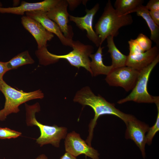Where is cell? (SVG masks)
<instances>
[{
  "label": "cell",
  "instance_id": "26",
  "mask_svg": "<svg viewBox=\"0 0 159 159\" xmlns=\"http://www.w3.org/2000/svg\"><path fill=\"white\" fill-rule=\"evenodd\" d=\"M9 70L7 66V62H0V82L3 80V76L7 71Z\"/></svg>",
  "mask_w": 159,
  "mask_h": 159
},
{
  "label": "cell",
  "instance_id": "6",
  "mask_svg": "<svg viewBox=\"0 0 159 159\" xmlns=\"http://www.w3.org/2000/svg\"><path fill=\"white\" fill-rule=\"evenodd\" d=\"M1 84V91L5 98L4 107L2 110L6 116L12 113L18 112L19 107L21 104L32 100L44 97V94L40 90L27 92L12 87L4 80Z\"/></svg>",
  "mask_w": 159,
  "mask_h": 159
},
{
  "label": "cell",
  "instance_id": "34",
  "mask_svg": "<svg viewBox=\"0 0 159 159\" xmlns=\"http://www.w3.org/2000/svg\"><path fill=\"white\" fill-rule=\"evenodd\" d=\"M1 83L0 82V91H1Z\"/></svg>",
  "mask_w": 159,
  "mask_h": 159
},
{
  "label": "cell",
  "instance_id": "24",
  "mask_svg": "<svg viewBox=\"0 0 159 159\" xmlns=\"http://www.w3.org/2000/svg\"><path fill=\"white\" fill-rule=\"evenodd\" d=\"M129 45V55H134L143 52L135 39H131L128 42Z\"/></svg>",
  "mask_w": 159,
  "mask_h": 159
},
{
  "label": "cell",
  "instance_id": "12",
  "mask_svg": "<svg viewBox=\"0 0 159 159\" xmlns=\"http://www.w3.org/2000/svg\"><path fill=\"white\" fill-rule=\"evenodd\" d=\"M21 23L24 28L34 37L37 44L38 49L47 48V42L54 37L39 23L26 16H23Z\"/></svg>",
  "mask_w": 159,
  "mask_h": 159
},
{
  "label": "cell",
  "instance_id": "5",
  "mask_svg": "<svg viewBox=\"0 0 159 159\" xmlns=\"http://www.w3.org/2000/svg\"><path fill=\"white\" fill-rule=\"evenodd\" d=\"M159 62V54L149 65L140 71L136 85L131 93L126 97L118 100L117 103L122 104L133 101L138 103H155L159 100L158 96L150 95L147 90V84L150 74Z\"/></svg>",
  "mask_w": 159,
  "mask_h": 159
},
{
  "label": "cell",
  "instance_id": "3",
  "mask_svg": "<svg viewBox=\"0 0 159 159\" xmlns=\"http://www.w3.org/2000/svg\"><path fill=\"white\" fill-rule=\"evenodd\" d=\"M133 22L131 14L119 15L111 1L108 0L95 26V32L100 39L101 45L108 36L117 37L120 28L130 25Z\"/></svg>",
  "mask_w": 159,
  "mask_h": 159
},
{
  "label": "cell",
  "instance_id": "27",
  "mask_svg": "<svg viewBox=\"0 0 159 159\" xmlns=\"http://www.w3.org/2000/svg\"><path fill=\"white\" fill-rule=\"evenodd\" d=\"M68 3L69 9L71 11L74 10L82 1L80 0H67Z\"/></svg>",
  "mask_w": 159,
  "mask_h": 159
},
{
  "label": "cell",
  "instance_id": "29",
  "mask_svg": "<svg viewBox=\"0 0 159 159\" xmlns=\"http://www.w3.org/2000/svg\"><path fill=\"white\" fill-rule=\"evenodd\" d=\"M59 159H77V158L69 153L66 152Z\"/></svg>",
  "mask_w": 159,
  "mask_h": 159
},
{
  "label": "cell",
  "instance_id": "4",
  "mask_svg": "<svg viewBox=\"0 0 159 159\" xmlns=\"http://www.w3.org/2000/svg\"><path fill=\"white\" fill-rule=\"evenodd\" d=\"M25 106L27 125L37 126L40 130V135L37 139V143L41 146L51 144L58 148L61 140L65 139L67 134V128L64 127H58L56 125L52 126L44 125L38 121L36 119L35 114L40 110L38 103H36L32 105L25 104Z\"/></svg>",
  "mask_w": 159,
  "mask_h": 159
},
{
  "label": "cell",
  "instance_id": "23",
  "mask_svg": "<svg viewBox=\"0 0 159 159\" xmlns=\"http://www.w3.org/2000/svg\"><path fill=\"white\" fill-rule=\"evenodd\" d=\"M21 134V132L9 128L0 127V138L1 139L16 138L20 136Z\"/></svg>",
  "mask_w": 159,
  "mask_h": 159
},
{
  "label": "cell",
  "instance_id": "16",
  "mask_svg": "<svg viewBox=\"0 0 159 159\" xmlns=\"http://www.w3.org/2000/svg\"><path fill=\"white\" fill-rule=\"evenodd\" d=\"M104 47L100 45L94 54L90 55L91 59L90 67L92 72V76H96L100 74L107 75L113 69L112 65L106 66L103 63L102 58V49Z\"/></svg>",
  "mask_w": 159,
  "mask_h": 159
},
{
  "label": "cell",
  "instance_id": "14",
  "mask_svg": "<svg viewBox=\"0 0 159 159\" xmlns=\"http://www.w3.org/2000/svg\"><path fill=\"white\" fill-rule=\"evenodd\" d=\"M26 16L36 21L47 31L56 35L63 45L71 47L73 46V40L66 38L58 26L47 16L46 12L33 11L25 13Z\"/></svg>",
  "mask_w": 159,
  "mask_h": 159
},
{
  "label": "cell",
  "instance_id": "10",
  "mask_svg": "<svg viewBox=\"0 0 159 159\" xmlns=\"http://www.w3.org/2000/svg\"><path fill=\"white\" fill-rule=\"evenodd\" d=\"M125 123L126 126L125 138L134 141L139 148L143 158L145 159V147L146 144L145 133L150 127L149 125L138 120L136 117Z\"/></svg>",
  "mask_w": 159,
  "mask_h": 159
},
{
  "label": "cell",
  "instance_id": "25",
  "mask_svg": "<svg viewBox=\"0 0 159 159\" xmlns=\"http://www.w3.org/2000/svg\"><path fill=\"white\" fill-rule=\"evenodd\" d=\"M145 6L149 11L159 10V0H150Z\"/></svg>",
  "mask_w": 159,
  "mask_h": 159
},
{
  "label": "cell",
  "instance_id": "9",
  "mask_svg": "<svg viewBox=\"0 0 159 159\" xmlns=\"http://www.w3.org/2000/svg\"><path fill=\"white\" fill-rule=\"evenodd\" d=\"M68 6L67 0H60L55 6L46 12V14L58 26L66 38L72 40L74 35L72 28L68 24L69 21V14L67 11Z\"/></svg>",
  "mask_w": 159,
  "mask_h": 159
},
{
  "label": "cell",
  "instance_id": "19",
  "mask_svg": "<svg viewBox=\"0 0 159 159\" xmlns=\"http://www.w3.org/2000/svg\"><path fill=\"white\" fill-rule=\"evenodd\" d=\"M144 2L143 0H116L114 8L119 15H127L136 7L143 5Z\"/></svg>",
  "mask_w": 159,
  "mask_h": 159
},
{
  "label": "cell",
  "instance_id": "33",
  "mask_svg": "<svg viewBox=\"0 0 159 159\" xmlns=\"http://www.w3.org/2000/svg\"><path fill=\"white\" fill-rule=\"evenodd\" d=\"M2 4L1 3L0 1V7H2Z\"/></svg>",
  "mask_w": 159,
  "mask_h": 159
},
{
  "label": "cell",
  "instance_id": "21",
  "mask_svg": "<svg viewBox=\"0 0 159 159\" xmlns=\"http://www.w3.org/2000/svg\"><path fill=\"white\" fill-rule=\"evenodd\" d=\"M155 104L157 106L158 111L156 121L153 125L149 127L145 136L146 143L149 145H151L153 137L159 130V100L157 101Z\"/></svg>",
  "mask_w": 159,
  "mask_h": 159
},
{
  "label": "cell",
  "instance_id": "15",
  "mask_svg": "<svg viewBox=\"0 0 159 159\" xmlns=\"http://www.w3.org/2000/svg\"><path fill=\"white\" fill-rule=\"evenodd\" d=\"M159 54V47L155 46L143 52L127 56L126 66L140 71L150 64Z\"/></svg>",
  "mask_w": 159,
  "mask_h": 159
},
{
  "label": "cell",
  "instance_id": "22",
  "mask_svg": "<svg viewBox=\"0 0 159 159\" xmlns=\"http://www.w3.org/2000/svg\"><path fill=\"white\" fill-rule=\"evenodd\" d=\"M135 40L144 52L147 51L152 48L151 40L142 33L139 34Z\"/></svg>",
  "mask_w": 159,
  "mask_h": 159
},
{
  "label": "cell",
  "instance_id": "1",
  "mask_svg": "<svg viewBox=\"0 0 159 159\" xmlns=\"http://www.w3.org/2000/svg\"><path fill=\"white\" fill-rule=\"evenodd\" d=\"M73 100L83 106H90L94 112V117L89 125V135L85 141L90 146L94 129L100 116L105 115H115L121 119L125 123L135 117L132 115L124 113L116 108L114 103L107 102L99 94L95 95L88 86L84 87L77 91Z\"/></svg>",
  "mask_w": 159,
  "mask_h": 159
},
{
  "label": "cell",
  "instance_id": "20",
  "mask_svg": "<svg viewBox=\"0 0 159 159\" xmlns=\"http://www.w3.org/2000/svg\"><path fill=\"white\" fill-rule=\"evenodd\" d=\"M34 61L30 55L27 50L20 53L7 62L9 70L16 69L21 66L34 63Z\"/></svg>",
  "mask_w": 159,
  "mask_h": 159
},
{
  "label": "cell",
  "instance_id": "8",
  "mask_svg": "<svg viewBox=\"0 0 159 159\" xmlns=\"http://www.w3.org/2000/svg\"><path fill=\"white\" fill-rule=\"evenodd\" d=\"M65 139L64 146L66 152L77 157L84 154L92 159H100L98 151L81 137L80 134L73 131L67 133Z\"/></svg>",
  "mask_w": 159,
  "mask_h": 159
},
{
  "label": "cell",
  "instance_id": "31",
  "mask_svg": "<svg viewBox=\"0 0 159 159\" xmlns=\"http://www.w3.org/2000/svg\"><path fill=\"white\" fill-rule=\"evenodd\" d=\"M36 159H48V158L45 154H42L39 155Z\"/></svg>",
  "mask_w": 159,
  "mask_h": 159
},
{
  "label": "cell",
  "instance_id": "18",
  "mask_svg": "<svg viewBox=\"0 0 159 159\" xmlns=\"http://www.w3.org/2000/svg\"><path fill=\"white\" fill-rule=\"evenodd\" d=\"M108 52L112 59V65L113 68L126 66L127 56L124 54L116 46L114 41V37L108 36L106 38Z\"/></svg>",
  "mask_w": 159,
  "mask_h": 159
},
{
  "label": "cell",
  "instance_id": "13",
  "mask_svg": "<svg viewBox=\"0 0 159 159\" xmlns=\"http://www.w3.org/2000/svg\"><path fill=\"white\" fill-rule=\"evenodd\" d=\"M60 0H45L36 3L22 1L20 6L16 7H0V13H10L23 16L27 12L42 11L47 12L55 6Z\"/></svg>",
  "mask_w": 159,
  "mask_h": 159
},
{
  "label": "cell",
  "instance_id": "32",
  "mask_svg": "<svg viewBox=\"0 0 159 159\" xmlns=\"http://www.w3.org/2000/svg\"><path fill=\"white\" fill-rule=\"evenodd\" d=\"M87 1V0H82V3L84 5H86Z\"/></svg>",
  "mask_w": 159,
  "mask_h": 159
},
{
  "label": "cell",
  "instance_id": "2",
  "mask_svg": "<svg viewBox=\"0 0 159 159\" xmlns=\"http://www.w3.org/2000/svg\"><path fill=\"white\" fill-rule=\"evenodd\" d=\"M73 50L68 54L57 55L49 52L47 48L38 49L36 52L40 63L47 65L58 62L60 59L67 60L72 66L79 69L83 67L89 71L92 75L90 67V54L94 52V48L91 45L85 44L78 40L73 41Z\"/></svg>",
  "mask_w": 159,
  "mask_h": 159
},
{
  "label": "cell",
  "instance_id": "28",
  "mask_svg": "<svg viewBox=\"0 0 159 159\" xmlns=\"http://www.w3.org/2000/svg\"><path fill=\"white\" fill-rule=\"evenodd\" d=\"M149 13L154 22L159 26V10L149 11Z\"/></svg>",
  "mask_w": 159,
  "mask_h": 159
},
{
  "label": "cell",
  "instance_id": "11",
  "mask_svg": "<svg viewBox=\"0 0 159 159\" xmlns=\"http://www.w3.org/2000/svg\"><path fill=\"white\" fill-rule=\"evenodd\" d=\"M99 8L100 4L97 3L90 9H86V14L84 16L76 17L70 15L69 16V20L74 22L80 29L85 30L88 38L98 47L101 45V40L93 28L92 23L94 17Z\"/></svg>",
  "mask_w": 159,
  "mask_h": 159
},
{
  "label": "cell",
  "instance_id": "17",
  "mask_svg": "<svg viewBox=\"0 0 159 159\" xmlns=\"http://www.w3.org/2000/svg\"><path fill=\"white\" fill-rule=\"evenodd\" d=\"M135 12L137 16L142 17L146 22L150 31V39L159 46V26L156 25L150 17L149 11L143 5L139 6L130 12L129 14Z\"/></svg>",
  "mask_w": 159,
  "mask_h": 159
},
{
  "label": "cell",
  "instance_id": "30",
  "mask_svg": "<svg viewBox=\"0 0 159 159\" xmlns=\"http://www.w3.org/2000/svg\"><path fill=\"white\" fill-rule=\"evenodd\" d=\"M6 117V116L5 115L2 110H0V120H4Z\"/></svg>",
  "mask_w": 159,
  "mask_h": 159
},
{
  "label": "cell",
  "instance_id": "7",
  "mask_svg": "<svg viewBox=\"0 0 159 159\" xmlns=\"http://www.w3.org/2000/svg\"><path fill=\"white\" fill-rule=\"evenodd\" d=\"M139 74L140 71L124 66L113 68L105 80L109 85L121 87L128 92L135 87Z\"/></svg>",
  "mask_w": 159,
  "mask_h": 159
}]
</instances>
